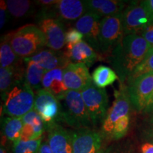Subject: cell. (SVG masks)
<instances>
[{
    "mask_svg": "<svg viewBox=\"0 0 153 153\" xmlns=\"http://www.w3.org/2000/svg\"><path fill=\"white\" fill-rule=\"evenodd\" d=\"M151 47L142 36L132 34L124 36L114 49L111 63L122 85L128 81Z\"/></svg>",
    "mask_w": 153,
    "mask_h": 153,
    "instance_id": "obj_1",
    "label": "cell"
},
{
    "mask_svg": "<svg viewBox=\"0 0 153 153\" xmlns=\"http://www.w3.org/2000/svg\"><path fill=\"white\" fill-rule=\"evenodd\" d=\"M14 52L21 58L29 57L46 45L43 31L33 24H27L7 34Z\"/></svg>",
    "mask_w": 153,
    "mask_h": 153,
    "instance_id": "obj_2",
    "label": "cell"
},
{
    "mask_svg": "<svg viewBox=\"0 0 153 153\" xmlns=\"http://www.w3.org/2000/svg\"><path fill=\"white\" fill-rule=\"evenodd\" d=\"M58 100L61 104L60 122L76 129L89 128L92 125L81 91L68 90Z\"/></svg>",
    "mask_w": 153,
    "mask_h": 153,
    "instance_id": "obj_3",
    "label": "cell"
},
{
    "mask_svg": "<svg viewBox=\"0 0 153 153\" xmlns=\"http://www.w3.org/2000/svg\"><path fill=\"white\" fill-rule=\"evenodd\" d=\"M36 94L25 77L16 82L4 99V113L10 117L22 118L33 109Z\"/></svg>",
    "mask_w": 153,
    "mask_h": 153,
    "instance_id": "obj_4",
    "label": "cell"
},
{
    "mask_svg": "<svg viewBox=\"0 0 153 153\" xmlns=\"http://www.w3.org/2000/svg\"><path fill=\"white\" fill-rule=\"evenodd\" d=\"M114 94L115 99L111 107L107 112L100 131L103 138L106 140H111L115 123L120 118L129 115L131 110V103L130 101L127 86L122 85L119 90L115 91Z\"/></svg>",
    "mask_w": 153,
    "mask_h": 153,
    "instance_id": "obj_5",
    "label": "cell"
},
{
    "mask_svg": "<svg viewBox=\"0 0 153 153\" xmlns=\"http://www.w3.org/2000/svg\"><path fill=\"white\" fill-rule=\"evenodd\" d=\"M81 94L92 125L102 123L108 112V97L106 90L93 83L81 91Z\"/></svg>",
    "mask_w": 153,
    "mask_h": 153,
    "instance_id": "obj_6",
    "label": "cell"
},
{
    "mask_svg": "<svg viewBox=\"0 0 153 153\" xmlns=\"http://www.w3.org/2000/svg\"><path fill=\"white\" fill-rule=\"evenodd\" d=\"M122 13L104 17L100 27V53L111 54L114 49L124 38Z\"/></svg>",
    "mask_w": 153,
    "mask_h": 153,
    "instance_id": "obj_7",
    "label": "cell"
},
{
    "mask_svg": "<svg viewBox=\"0 0 153 153\" xmlns=\"http://www.w3.org/2000/svg\"><path fill=\"white\" fill-rule=\"evenodd\" d=\"M153 20V17L141 1H131L122 13L124 36L138 34Z\"/></svg>",
    "mask_w": 153,
    "mask_h": 153,
    "instance_id": "obj_8",
    "label": "cell"
},
{
    "mask_svg": "<svg viewBox=\"0 0 153 153\" xmlns=\"http://www.w3.org/2000/svg\"><path fill=\"white\" fill-rule=\"evenodd\" d=\"M33 109L43 120L45 128L61 120V104L54 95L44 89L36 91Z\"/></svg>",
    "mask_w": 153,
    "mask_h": 153,
    "instance_id": "obj_9",
    "label": "cell"
},
{
    "mask_svg": "<svg viewBox=\"0 0 153 153\" xmlns=\"http://www.w3.org/2000/svg\"><path fill=\"white\" fill-rule=\"evenodd\" d=\"M38 28L46 38V46L54 51H60L65 45V29L60 19L47 16H38Z\"/></svg>",
    "mask_w": 153,
    "mask_h": 153,
    "instance_id": "obj_10",
    "label": "cell"
},
{
    "mask_svg": "<svg viewBox=\"0 0 153 153\" xmlns=\"http://www.w3.org/2000/svg\"><path fill=\"white\" fill-rule=\"evenodd\" d=\"M127 87L131 105L143 112L153 93V73L140 76Z\"/></svg>",
    "mask_w": 153,
    "mask_h": 153,
    "instance_id": "obj_11",
    "label": "cell"
},
{
    "mask_svg": "<svg viewBox=\"0 0 153 153\" xmlns=\"http://www.w3.org/2000/svg\"><path fill=\"white\" fill-rule=\"evenodd\" d=\"M71 133L73 153H100L104 148V138L100 132L85 128Z\"/></svg>",
    "mask_w": 153,
    "mask_h": 153,
    "instance_id": "obj_12",
    "label": "cell"
},
{
    "mask_svg": "<svg viewBox=\"0 0 153 153\" xmlns=\"http://www.w3.org/2000/svg\"><path fill=\"white\" fill-rule=\"evenodd\" d=\"M101 19L97 14L87 11L75 23V28L82 33L84 41L99 53H101L99 37Z\"/></svg>",
    "mask_w": 153,
    "mask_h": 153,
    "instance_id": "obj_13",
    "label": "cell"
},
{
    "mask_svg": "<svg viewBox=\"0 0 153 153\" xmlns=\"http://www.w3.org/2000/svg\"><path fill=\"white\" fill-rule=\"evenodd\" d=\"M63 76L69 90L81 91L93 84L87 66L83 63L70 62L63 70Z\"/></svg>",
    "mask_w": 153,
    "mask_h": 153,
    "instance_id": "obj_14",
    "label": "cell"
},
{
    "mask_svg": "<svg viewBox=\"0 0 153 153\" xmlns=\"http://www.w3.org/2000/svg\"><path fill=\"white\" fill-rule=\"evenodd\" d=\"M24 59L36 62L47 72L58 68L64 70L71 62L65 53L50 48L41 49L32 56Z\"/></svg>",
    "mask_w": 153,
    "mask_h": 153,
    "instance_id": "obj_15",
    "label": "cell"
},
{
    "mask_svg": "<svg viewBox=\"0 0 153 153\" xmlns=\"http://www.w3.org/2000/svg\"><path fill=\"white\" fill-rule=\"evenodd\" d=\"M45 131L48 133V141L52 153H73L71 132L58 123L50 126Z\"/></svg>",
    "mask_w": 153,
    "mask_h": 153,
    "instance_id": "obj_16",
    "label": "cell"
},
{
    "mask_svg": "<svg viewBox=\"0 0 153 153\" xmlns=\"http://www.w3.org/2000/svg\"><path fill=\"white\" fill-rule=\"evenodd\" d=\"M127 1L118 0H88L85 1L87 11L97 14L101 18L123 13Z\"/></svg>",
    "mask_w": 153,
    "mask_h": 153,
    "instance_id": "obj_17",
    "label": "cell"
},
{
    "mask_svg": "<svg viewBox=\"0 0 153 153\" xmlns=\"http://www.w3.org/2000/svg\"><path fill=\"white\" fill-rule=\"evenodd\" d=\"M55 11L56 18L62 22L78 20L87 12L85 1L79 0H60Z\"/></svg>",
    "mask_w": 153,
    "mask_h": 153,
    "instance_id": "obj_18",
    "label": "cell"
},
{
    "mask_svg": "<svg viewBox=\"0 0 153 153\" xmlns=\"http://www.w3.org/2000/svg\"><path fill=\"white\" fill-rule=\"evenodd\" d=\"M23 120V129L22 138L23 140H33L41 138L45 125L40 115L34 109L22 118Z\"/></svg>",
    "mask_w": 153,
    "mask_h": 153,
    "instance_id": "obj_19",
    "label": "cell"
},
{
    "mask_svg": "<svg viewBox=\"0 0 153 153\" xmlns=\"http://www.w3.org/2000/svg\"><path fill=\"white\" fill-rule=\"evenodd\" d=\"M42 89L49 91L57 99L64 97L69 89L64 81L63 69H55L46 72L42 81Z\"/></svg>",
    "mask_w": 153,
    "mask_h": 153,
    "instance_id": "obj_20",
    "label": "cell"
},
{
    "mask_svg": "<svg viewBox=\"0 0 153 153\" xmlns=\"http://www.w3.org/2000/svg\"><path fill=\"white\" fill-rule=\"evenodd\" d=\"M65 53L71 62L83 63L88 66H91L98 59V55L96 51L85 41H82Z\"/></svg>",
    "mask_w": 153,
    "mask_h": 153,
    "instance_id": "obj_21",
    "label": "cell"
},
{
    "mask_svg": "<svg viewBox=\"0 0 153 153\" xmlns=\"http://www.w3.org/2000/svg\"><path fill=\"white\" fill-rule=\"evenodd\" d=\"M25 70L22 66L19 68H0V91L2 100L7 93L19 80L24 79Z\"/></svg>",
    "mask_w": 153,
    "mask_h": 153,
    "instance_id": "obj_22",
    "label": "cell"
},
{
    "mask_svg": "<svg viewBox=\"0 0 153 153\" xmlns=\"http://www.w3.org/2000/svg\"><path fill=\"white\" fill-rule=\"evenodd\" d=\"M26 65L25 68V79L33 91L42 89V81L47 71L33 61L24 59Z\"/></svg>",
    "mask_w": 153,
    "mask_h": 153,
    "instance_id": "obj_23",
    "label": "cell"
},
{
    "mask_svg": "<svg viewBox=\"0 0 153 153\" xmlns=\"http://www.w3.org/2000/svg\"><path fill=\"white\" fill-rule=\"evenodd\" d=\"M23 120L22 118L4 117L1 123V131L5 139L14 143L22 138Z\"/></svg>",
    "mask_w": 153,
    "mask_h": 153,
    "instance_id": "obj_24",
    "label": "cell"
},
{
    "mask_svg": "<svg viewBox=\"0 0 153 153\" xmlns=\"http://www.w3.org/2000/svg\"><path fill=\"white\" fill-rule=\"evenodd\" d=\"M22 58L14 52L7 35L4 36L0 43V63L1 68H19L21 65Z\"/></svg>",
    "mask_w": 153,
    "mask_h": 153,
    "instance_id": "obj_25",
    "label": "cell"
},
{
    "mask_svg": "<svg viewBox=\"0 0 153 153\" xmlns=\"http://www.w3.org/2000/svg\"><path fill=\"white\" fill-rule=\"evenodd\" d=\"M91 77L93 83L101 89L113 85L118 79L116 72L112 68L105 65L97 67L94 70Z\"/></svg>",
    "mask_w": 153,
    "mask_h": 153,
    "instance_id": "obj_26",
    "label": "cell"
},
{
    "mask_svg": "<svg viewBox=\"0 0 153 153\" xmlns=\"http://www.w3.org/2000/svg\"><path fill=\"white\" fill-rule=\"evenodd\" d=\"M151 73H153V47H151L149 49L143 60L134 70L133 73L128 79V85H130L140 76Z\"/></svg>",
    "mask_w": 153,
    "mask_h": 153,
    "instance_id": "obj_27",
    "label": "cell"
},
{
    "mask_svg": "<svg viewBox=\"0 0 153 153\" xmlns=\"http://www.w3.org/2000/svg\"><path fill=\"white\" fill-rule=\"evenodd\" d=\"M9 13L11 16L20 18L26 16L31 10L32 2L22 0H9L6 1Z\"/></svg>",
    "mask_w": 153,
    "mask_h": 153,
    "instance_id": "obj_28",
    "label": "cell"
},
{
    "mask_svg": "<svg viewBox=\"0 0 153 153\" xmlns=\"http://www.w3.org/2000/svg\"><path fill=\"white\" fill-rule=\"evenodd\" d=\"M42 144V137L33 140H20L13 143L12 153H36Z\"/></svg>",
    "mask_w": 153,
    "mask_h": 153,
    "instance_id": "obj_29",
    "label": "cell"
},
{
    "mask_svg": "<svg viewBox=\"0 0 153 153\" xmlns=\"http://www.w3.org/2000/svg\"><path fill=\"white\" fill-rule=\"evenodd\" d=\"M130 126V115L123 116L115 123L111 140H118L127 134Z\"/></svg>",
    "mask_w": 153,
    "mask_h": 153,
    "instance_id": "obj_30",
    "label": "cell"
},
{
    "mask_svg": "<svg viewBox=\"0 0 153 153\" xmlns=\"http://www.w3.org/2000/svg\"><path fill=\"white\" fill-rule=\"evenodd\" d=\"M84 41V36L75 28H70L65 33V48L67 51H70L76 44Z\"/></svg>",
    "mask_w": 153,
    "mask_h": 153,
    "instance_id": "obj_31",
    "label": "cell"
},
{
    "mask_svg": "<svg viewBox=\"0 0 153 153\" xmlns=\"http://www.w3.org/2000/svg\"><path fill=\"white\" fill-rule=\"evenodd\" d=\"M143 134L145 139L147 140V143L153 144V113L151 114L150 117L145 122Z\"/></svg>",
    "mask_w": 153,
    "mask_h": 153,
    "instance_id": "obj_32",
    "label": "cell"
},
{
    "mask_svg": "<svg viewBox=\"0 0 153 153\" xmlns=\"http://www.w3.org/2000/svg\"><path fill=\"white\" fill-rule=\"evenodd\" d=\"M100 153H130V150L127 145L119 143L104 148Z\"/></svg>",
    "mask_w": 153,
    "mask_h": 153,
    "instance_id": "obj_33",
    "label": "cell"
},
{
    "mask_svg": "<svg viewBox=\"0 0 153 153\" xmlns=\"http://www.w3.org/2000/svg\"><path fill=\"white\" fill-rule=\"evenodd\" d=\"M140 36H142L145 41L153 47V20L145 26L141 32Z\"/></svg>",
    "mask_w": 153,
    "mask_h": 153,
    "instance_id": "obj_34",
    "label": "cell"
},
{
    "mask_svg": "<svg viewBox=\"0 0 153 153\" xmlns=\"http://www.w3.org/2000/svg\"><path fill=\"white\" fill-rule=\"evenodd\" d=\"M9 14L7 4L4 1H1V8H0V28H2L7 22V16Z\"/></svg>",
    "mask_w": 153,
    "mask_h": 153,
    "instance_id": "obj_35",
    "label": "cell"
},
{
    "mask_svg": "<svg viewBox=\"0 0 153 153\" xmlns=\"http://www.w3.org/2000/svg\"><path fill=\"white\" fill-rule=\"evenodd\" d=\"M36 153H52V151L50 148V145L48 143V141H45V142L42 143V144L38 149Z\"/></svg>",
    "mask_w": 153,
    "mask_h": 153,
    "instance_id": "obj_36",
    "label": "cell"
},
{
    "mask_svg": "<svg viewBox=\"0 0 153 153\" xmlns=\"http://www.w3.org/2000/svg\"><path fill=\"white\" fill-rule=\"evenodd\" d=\"M141 153H153V144L150 143H143L141 146Z\"/></svg>",
    "mask_w": 153,
    "mask_h": 153,
    "instance_id": "obj_37",
    "label": "cell"
},
{
    "mask_svg": "<svg viewBox=\"0 0 153 153\" xmlns=\"http://www.w3.org/2000/svg\"><path fill=\"white\" fill-rule=\"evenodd\" d=\"M38 4L41 5L42 7H48L53 6L58 2V1H55V0H41V1H36Z\"/></svg>",
    "mask_w": 153,
    "mask_h": 153,
    "instance_id": "obj_38",
    "label": "cell"
},
{
    "mask_svg": "<svg viewBox=\"0 0 153 153\" xmlns=\"http://www.w3.org/2000/svg\"><path fill=\"white\" fill-rule=\"evenodd\" d=\"M141 2L153 17V0H145V1H142Z\"/></svg>",
    "mask_w": 153,
    "mask_h": 153,
    "instance_id": "obj_39",
    "label": "cell"
},
{
    "mask_svg": "<svg viewBox=\"0 0 153 153\" xmlns=\"http://www.w3.org/2000/svg\"><path fill=\"white\" fill-rule=\"evenodd\" d=\"M143 112L145 113V114H152L153 113V93L151 95L148 104H147Z\"/></svg>",
    "mask_w": 153,
    "mask_h": 153,
    "instance_id": "obj_40",
    "label": "cell"
},
{
    "mask_svg": "<svg viewBox=\"0 0 153 153\" xmlns=\"http://www.w3.org/2000/svg\"><path fill=\"white\" fill-rule=\"evenodd\" d=\"M0 153H9L8 150H7V148H5L4 145H1V148H0Z\"/></svg>",
    "mask_w": 153,
    "mask_h": 153,
    "instance_id": "obj_41",
    "label": "cell"
}]
</instances>
